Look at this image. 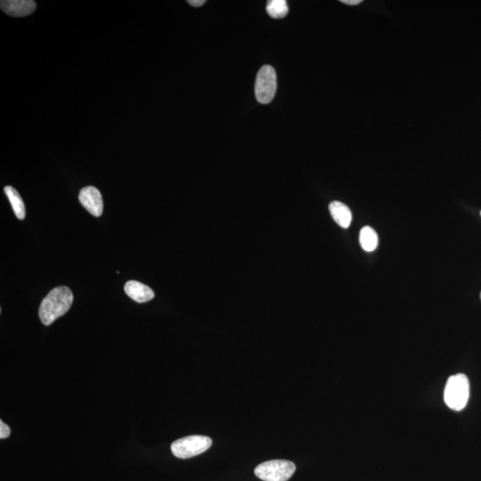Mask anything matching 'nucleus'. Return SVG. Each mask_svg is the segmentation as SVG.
<instances>
[{
  "label": "nucleus",
  "instance_id": "obj_1",
  "mask_svg": "<svg viewBox=\"0 0 481 481\" xmlns=\"http://www.w3.org/2000/svg\"><path fill=\"white\" fill-rule=\"evenodd\" d=\"M73 302L72 291L66 286H59L53 289L41 304L38 316L42 323L45 325H51L68 312Z\"/></svg>",
  "mask_w": 481,
  "mask_h": 481
},
{
  "label": "nucleus",
  "instance_id": "obj_2",
  "mask_svg": "<svg viewBox=\"0 0 481 481\" xmlns=\"http://www.w3.org/2000/svg\"><path fill=\"white\" fill-rule=\"evenodd\" d=\"M470 397L468 377L463 374L449 377L444 391V401L449 408L461 411L465 408Z\"/></svg>",
  "mask_w": 481,
  "mask_h": 481
},
{
  "label": "nucleus",
  "instance_id": "obj_3",
  "mask_svg": "<svg viewBox=\"0 0 481 481\" xmlns=\"http://www.w3.org/2000/svg\"><path fill=\"white\" fill-rule=\"evenodd\" d=\"M295 463L285 460H273L256 467L255 475L264 481H287L295 472Z\"/></svg>",
  "mask_w": 481,
  "mask_h": 481
},
{
  "label": "nucleus",
  "instance_id": "obj_4",
  "mask_svg": "<svg viewBox=\"0 0 481 481\" xmlns=\"http://www.w3.org/2000/svg\"><path fill=\"white\" fill-rule=\"evenodd\" d=\"M211 438L194 435L173 442L171 451L176 458L187 459L203 454L211 447Z\"/></svg>",
  "mask_w": 481,
  "mask_h": 481
},
{
  "label": "nucleus",
  "instance_id": "obj_5",
  "mask_svg": "<svg viewBox=\"0 0 481 481\" xmlns=\"http://www.w3.org/2000/svg\"><path fill=\"white\" fill-rule=\"evenodd\" d=\"M277 74L273 67L264 65L257 74L255 95L258 102L267 105L273 100L277 92Z\"/></svg>",
  "mask_w": 481,
  "mask_h": 481
},
{
  "label": "nucleus",
  "instance_id": "obj_6",
  "mask_svg": "<svg viewBox=\"0 0 481 481\" xmlns=\"http://www.w3.org/2000/svg\"><path fill=\"white\" fill-rule=\"evenodd\" d=\"M79 200L83 206L95 217H100L104 211L102 194L94 186H87L81 189Z\"/></svg>",
  "mask_w": 481,
  "mask_h": 481
},
{
  "label": "nucleus",
  "instance_id": "obj_7",
  "mask_svg": "<svg viewBox=\"0 0 481 481\" xmlns=\"http://www.w3.org/2000/svg\"><path fill=\"white\" fill-rule=\"evenodd\" d=\"M1 10L13 17H23L31 15L36 9V3L31 0H2Z\"/></svg>",
  "mask_w": 481,
  "mask_h": 481
},
{
  "label": "nucleus",
  "instance_id": "obj_8",
  "mask_svg": "<svg viewBox=\"0 0 481 481\" xmlns=\"http://www.w3.org/2000/svg\"><path fill=\"white\" fill-rule=\"evenodd\" d=\"M125 292L130 299L139 303L150 302L154 298L153 290L137 281H129L125 286Z\"/></svg>",
  "mask_w": 481,
  "mask_h": 481
},
{
  "label": "nucleus",
  "instance_id": "obj_9",
  "mask_svg": "<svg viewBox=\"0 0 481 481\" xmlns=\"http://www.w3.org/2000/svg\"><path fill=\"white\" fill-rule=\"evenodd\" d=\"M329 211L332 218L343 228H348L352 221V214L349 208L341 201H332L329 205Z\"/></svg>",
  "mask_w": 481,
  "mask_h": 481
},
{
  "label": "nucleus",
  "instance_id": "obj_10",
  "mask_svg": "<svg viewBox=\"0 0 481 481\" xmlns=\"http://www.w3.org/2000/svg\"><path fill=\"white\" fill-rule=\"evenodd\" d=\"M5 193L10 201V204L12 205L14 212H15L17 218L23 221L26 218V205H24L22 197L12 186H6Z\"/></svg>",
  "mask_w": 481,
  "mask_h": 481
},
{
  "label": "nucleus",
  "instance_id": "obj_11",
  "mask_svg": "<svg viewBox=\"0 0 481 481\" xmlns=\"http://www.w3.org/2000/svg\"><path fill=\"white\" fill-rule=\"evenodd\" d=\"M359 242L366 252H374L378 246V236L376 231L370 226H365L361 229Z\"/></svg>",
  "mask_w": 481,
  "mask_h": 481
},
{
  "label": "nucleus",
  "instance_id": "obj_12",
  "mask_svg": "<svg viewBox=\"0 0 481 481\" xmlns=\"http://www.w3.org/2000/svg\"><path fill=\"white\" fill-rule=\"evenodd\" d=\"M267 12L272 18H284L289 12L287 2L285 0H270L267 5Z\"/></svg>",
  "mask_w": 481,
  "mask_h": 481
},
{
  "label": "nucleus",
  "instance_id": "obj_13",
  "mask_svg": "<svg viewBox=\"0 0 481 481\" xmlns=\"http://www.w3.org/2000/svg\"><path fill=\"white\" fill-rule=\"evenodd\" d=\"M10 434H11V430H10L8 424L3 421H0V438L4 440V438H9Z\"/></svg>",
  "mask_w": 481,
  "mask_h": 481
},
{
  "label": "nucleus",
  "instance_id": "obj_14",
  "mask_svg": "<svg viewBox=\"0 0 481 481\" xmlns=\"http://www.w3.org/2000/svg\"><path fill=\"white\" fill-rule=\"evenodd\" d=\"M205 3H206L205 0H189V4L194 6V8H199V6H203Z\"/></svg>",
  "mask_w": 481,
  "mask_h": 481
},
{
  "label": "nucleus",
  "instance_id": "obj_15",
  "mask_svg": "<svg viewBox=\"0 0 481 481\" xmlns=\"http://www.w3.org/2000/svg\"><path fill=\"white\" fill-rule=\"evenodd\" d=\"M341 2L343 3V4L349 6H356L359 5L362 1H361V0H342Z\"/></svg>",
  "mask_w": 481,
  "mask_h": 481
},
{
  "label": "nucleus",
  "instance_id": "obj_16",
  "mask_svg": "<svg viewBox=\"0 0 481 481\" xmlns=\"http://www.w3.org/2000/svg\"><path fill=\"white\" fill-rule=\"evenodd\" d=\"M480 299H481V292H480Z\"/></svg>",
  "mask_w": 481,
  "mask_h": 481
},
{
  "label": "nucleus",
  "instance_id": "obj_17",
  "mask_svg": "<svg viewBox=\"0 0 481 481\" xmlns=\"http://www.w3.org/2000/svg\"><path fill=\"white\" fill-rule=\"evenodd\" d=\"M480 214H481V212H480Z\"/></svg>",
  "mask_w": 481,
  "mask_h": 481
}]
</instances>
